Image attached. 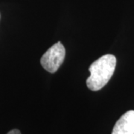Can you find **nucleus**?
Wrapping results in <instances>:
<instances>
[{
    "instance_id": "nucleus-1",
    "label": "nucleus",
    "mask_w": 134,
    "mask_h": 134,
    "mask_svg": "<svg viewBox=\"0 0 134 134\" xmlns=\"http://www.w3.org/2000/svg\"><path fill=\"white\" fill-rule=\"evenodd\" d=\"M116 66V58L105 54L94 61L89 68L90 75L86 79V85L92 91L102 89L112 77Z\"/></svg>"
},
{
    "instance_id": "nucleus-2",
    "label": "nucleus",
    "mask_w": 134,
    "mask_h": 134,
    "mask_svg": "<svg viewBox=\"0 0 134 134\" xmlns=\"http://www.w3.org/2000/svg\"><path fill=\"white\" fill-rule=\"evenodd\" d=\"M66 56V49L60 42L53 45L45 52L40 59L42 66L50 73H54L64 60Z\"/></svg>"
},
{
    "instance_id": "nucleus-3",
    "label": "nucleus",
    "mask_w": 134,
    "mask_h": 134,
    "mask_svg": "<svg viewBox=\"0 0 134 134\" xmlns=\"http://www.w3.org/2000/svg\"><path fill=\"white\" fill-rule=\"evenodd\" d=\"M112 134H134V110H129L121 116Z\"/></svg>"
},
{
    "instance_id": "nucleus-4",
    "label": "nucleus",
    "mask_w": 134,
    "mask_h": 134,
    "mask_svg": "<svg viewBox=\"0 0 134 134\" xmlns=\"http://www.w3.org/2000/svg\"><path fill=\"white\" fill-rule=\"evenodd\" d=\"M7 134H21V132L18 129H13L9 131Z\"/></svg>"
}]
</instances>
